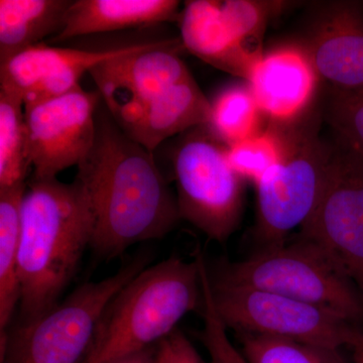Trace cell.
<instances>
[{"mask_svg":"<svg viewBox=\"0 0 363 363\" xmlns=\"http://www.w3.org/2000/svg\"><path fill=\"white\" fill-rule=\"evenodd\" d=\"M77 168L92 214L90 247L101 259L161 240L182 220L154 155L124 133L102 101L94 145Z\"/></svg>","mask_w":363,"mask_h":363,"instance_id":"1","label":"cell"},{"mask_svg":"<svg viewBox=\"0 0 363 363\" xmlns=\"http://www.w3.org/2000/svg\"><path fill=\"white\" fill-rule=\"evenodd\" d=\"M91 240L92 214L80 182L32 177L21 204V323L58 304Z\"/></svg>","mask_w":363,"mask_h":363,"instance_id":"2","label":"cell"},{"mask_svg":"<svg viewBox=\"0 0 363 363\" xmlns=\"http://www.w3.org/2000/svg\"><path fill=\"white\" fill-rule=\"evenodd\" d=\"M199 255L145 267L107 305L87 363H112L155 347L190 312L201 311Z\"/></svg>","mask_w":363,"mask_h":363,"instance_id":"3","label":"cell"},{"mask_svg":"<svg viewBox=\"0 0 363 363\" xmlns=\"http://www.w3.org/2000/svg\"><path fill=\"white\" fill-rule=\"evenodd\" d=\"M319 96L304 112L286 121H269L281 143V160L257 182V250L279 247L304 225L323 190L333 140L321 135Z\"/></svg>","mask_w":363,"mask_h":363,"instance_id":"4","label":"cell"},{"mask_svg":"<svg viewBox=\"0 0 363 363\" xmlns=\"http://www.w3.org/2000/svg\"><path fill=\"white\" fill-rule=\"evenodd\" d=\"M213 281L259 289L323 308L359 327L363 296L342 269L310 241L255 250L240 262H207Z\"/></svg>","mask_w":363,"mask_h":363,"instance_id":"5","label":"cell"},{"mask_svg":"<svg viewBox=\"0 0 363 363\" xmlns=\"http://www.w3.org/2000/svg\"><path fill=\"white\" fill-rule=\"evenodd\" d=\"M142 255L108 278L83 284L42 316L1 335V363H87L107 305L147 267Z\"/></svg>","mask_w":363,"mask_h":363,"instance_id":"6","label":"cell"},{"mask_svg":"<svg viewBox=\"0 0 363 363\" xmlns=\"http://www.w3.org/2000/svg\"><path fill=\"white\" fill-rule=\"evenodd\" d=\"M227 150L202 125L182 135L172 159L181 219L220 243L240 225L245 193V180L231 167Z\"/></svg>","mask_w":363,"mask_h":363,"instance_id":"7","label":"cell"},{"mask_svg":"<svg viewBox=\"0 0 363 363\" xmlns=\"http://www.w3.org/2000/svg\"><path fill=\"white\" fill-rule=\"evenodd\" d=\"M208 271V269H207ZM209 279L215 311L227 330L286 339L322 350L352 347L362 331L317 307L259 289Z\"/></svg>","mask_w":363,"mask_h":363,"instance_id":"8","label":"cell"},{"mask_svg":"<svg viewBox=\"0 0 363 363\" xmlns=\"http://www.w3.org/2000/svg\"><path fill=\"white\" fill-rule=\"evenodd\" d=\"M278 16L269 0H191L181 11L182 45L219 70L247 81L264 57V33Z\"/></svg>","mask_w":363,"mask_h":363,"instance_id":"9","label":"cell"},{"mask_svg":"<svg viewBox=\"0 0 363 363\" xmlns=\"http://www.w3.org/2000/svg\"><path fill=\"white\" fill-rule=\"evenodd\" d=\"M332 140L323 190L300 238L321 248L363 296V157L335 135Z\"/></svg>","mask_w":363,"mask_h":363,"instance_id":"10","label":"cell"},{"mask_svg":"<svg viewBox=\"0 0 363 363\" xmlns=\"http://www.w3.org/2000/svg\"><path fill=\"white\" fill-rule=\"evenodd\" d=\"M101 101L98 91L79 86L61 96L25 105L33 177L57 178L80 164L94 145Z\"/></svg>","mask_w":363,"mask_h":363,"instance_id":"11","label":"cell"},{"mask_svg":"<svg viewBox=\"0 0 363 363\" xmlns=\"http://www.w3.org/2000/svg\"><path fill=\"white\" fill-rule=\"evenodd\" d=\"M180 45L176 40H156L90 72L102 102L121 128L135 121L150 101L193 77L179 56Z\"/></svg>","mask_w":363,"mask_h":363,"instance_id":"12","label":"cell"},{"mask_svg":"<svg viewBox=\"0 0 363 363\" xmlns=\"http://www.w3.org/2000/svg\"><path fill=\"white\" fill-rule=\"evenodd\" d=\"M155 42L104 50H82L40 44L0 62V87L20 95L25 105L61 96L80 86L98 66L143 51Z\"/></svg>","mask_w":363,"mask_h":363,"instance_id":"13","label":"cell"},{"mask_svg":"<svg viewBox=\"0 0 363 363\" xmlns=\"http://www.w3.org/2000/svg\"><path fill=\"white\" fill-rule=\"evenodd\" d=\"M304 42L320 83L335 92L363 90V1L320 4Z\"/></svg>","mask_w":363,"mask_h":363,"instance_id":"14","label":"cell"},{"mask_svg":"<svg viewBox=\"0 0 363 363\" xmlns=\"http://www.w3.org/2000/svg\"><path fill=\"white\" fill-rule=\"evenodd\" d=\"M247 84L267 119L286 121L314 104L321 83L302 48L285 45L264 55Z\"/></svg>","mask_w":363,"mask_h":363,"instance_id":"15","label":"cell"},{"mask_svg":"<svg viewBox=\"0 0 363 363\" xmlns=\"http://www.w3.org/2000/svg\"><path fill=\"white\" fill-rule=\"evenodd\" d=\"M210 116L211 101L191 77L145 105L138 118L123 130L154 152L168 138L207 125Z\"/></svg>","mask_w":363,"mask_h":363,"instance_id":"16","label":"cell"},{"mask_svg":"<svg viewBox=\"0 0 363 363\" xmlns=\"http://www.w3.org/2000/svg\"><path fill=\"white\" fill-rule=\"evenodd\" d=\"M180 6L177 0H75L52 42L56 44L93 33L179 21Z\"/></svg>","mask_w":363,"mask_h":363,"instance_id":"17","label":"cell"},{"mask_svg":"<svg viewBox=\"0 0 363 363\" xmlns=\"http://www.w3.org/2000/svg\"><path fill=\"white\" fill-rule=\"evenodd\" d=\"M72 0H0V62L61 30Z\"/></svg>","mask_w":363,"mask_h":363,"instance_id":"18","label":"cell"},{"mask_svg":"<svg viewBox=\"0 0 363 363\" xmlns=\"http://www.w3.org/2000/svg\"><path fill=\"white\" fill-rule=\"evenodd\" d=\"M28 183L0 190V332L4 335L21 298V204Z\"/></svg>","mask_w":363,"mask_h":363,"instance_id":"19","label":"cell"},{"mask_svg":"<svg viewBox=\"0 0 363 363\" xmlns=\"http://www.w3.org/2000/svg\"><path fill=\"white\" fill-rule=\"evenodd\" d=\"M32 168L25 104L13 91L0 87V190L28 183Z\"/></svg>","mask_w":363,"mask_h":363,"instance_id":"20","label":"cell"},{"mask_svg":"<svg viewBox=\"0 0 363 363\" xmlns=\"http://www.w3.org/2000/svg\"><path fill=\"white\" fill-rule=\"evenodd\" d=\"M250 85L229 86L211 101L208 128L227 147L259 135L267 124Z\"/></svg>","mask_w":363,"mask_h":363,"instance_id":"21","label":"cell"},{"mask_svg":"<svg viewBox=\"0 0 363 363\" xmlns=\"http://www.w3.org/2000/svg\"><path fill=\"white\" fill-rule=\"evenodd\" d=\"M227 155L231 167L243 180L247 179L257 184L281 160V140L267 119L264 130L231 145L227 150Z\"/></svg>","mask_w":363,"mask_h":363,"instance_id":"22","label":"cell"},{"mask_svg":"<svg viewBox=\"0 0 363 363\" xmlns=\"http://www.w3.org/2000/svg\"><path fill=\"white\" fill-rule=\"evenodd\" d=\"M322 112L334 135L363 157V90H327L326 97L322 100Z\"/></svg>","mask_w":363,"mask_h":363,"instance_id":"23","label":"cell"},{"mask_svg":"<svg viewBox=\"0 0 363 363\" xmlns=\"http://www.w3.org/2000/svg\"><path fill=\"white\" fill-rule=\"evenodd\" d=\"M248 363H323L316 347L286 339L236 334Z\"/></svg>","mask_w":363,"mask_h":363,"instance_id":"24","label":"cell"},{"mask_svg":"<svg viewBox=\"0 0 363 363\" xmlns=\"http://www.w3.org/2000/svg\"><path fill=\"white\" fill-rule=\"evenodd\" d=\"M203 286V306L200 314L203 319V329L200 340L206 348L212 363H248L247 358L233 345L228 336L225 325L215 311L209 290V279L206 264L201 266Z\"/></svg>","mask_w":363,"mask_h":363,"instance_id":"25","label":"cell"},{"mask_svg":"<svg viewBox=\"0 0 363 363\" xmlns=\"http://www.w3.org/2000/svg\"><path fill=\"white\" fill-rule=\"evenodd\" d=\"M160 363H212L207 362L180 329L164 339L157 345Z\"/></svg>","mask_w":363,"mask_h":363,"instance_id":"26","label":"cell"},{"mask_svg":"<svg viewBox=\"0 0 363 363\" xmlns=\"http://www.w3.org/2000/svg\"><path fill=\"white\" fill-rule=\"evenodd\" d=\"M157 345L150 348V350L143 351V352L136 353L135 355H130V357L116 360V362L112 363H160Z\"/></svg>","mask_w":363,"mask_h":363,"instance_id":"27","label":"cell"},{"mask_svg":"<svg viewBox=\"0 0 363 363\" xmlns=\"http://www.w3.org/2000/svg\"><path fill=\"white\" fill-rule=\"evenodd\" d=\"M318 350L323 363H347L341 357L338 350H322V348H318Z\"/></svg>","mask_w":363,"mask_h":363,"instance_id":"28","label":"cell"},{"mask_svg":"<svg viewBox=\"0 0 363 363\" xmlns=\"http://www.w3.org/2000/svg\"><path fill=\"white\" fill-rule=\"evenodd\" d=\"M362 334H360V335H362ZM358 338L351 348L353 350V358H354L355 363H363V345L358 341Z\"/></svg>","mask_w":363,"mask_h":363,"instance_id":"29","label":"cell"},{"mask_svg":"<svg viewBox=\"0 0 363 363\" xmlns=\"http://www.w3.org/2000/svg\"><path fill=\"white\" fill-rule=\"evenodd\" d=\"M358 341H359V342L363 345V333L359 336V338H358Z\"/></svg>","mask_w":363,"mask_h":363,"instance_id":"30","label":"cell"}]
</instances>
